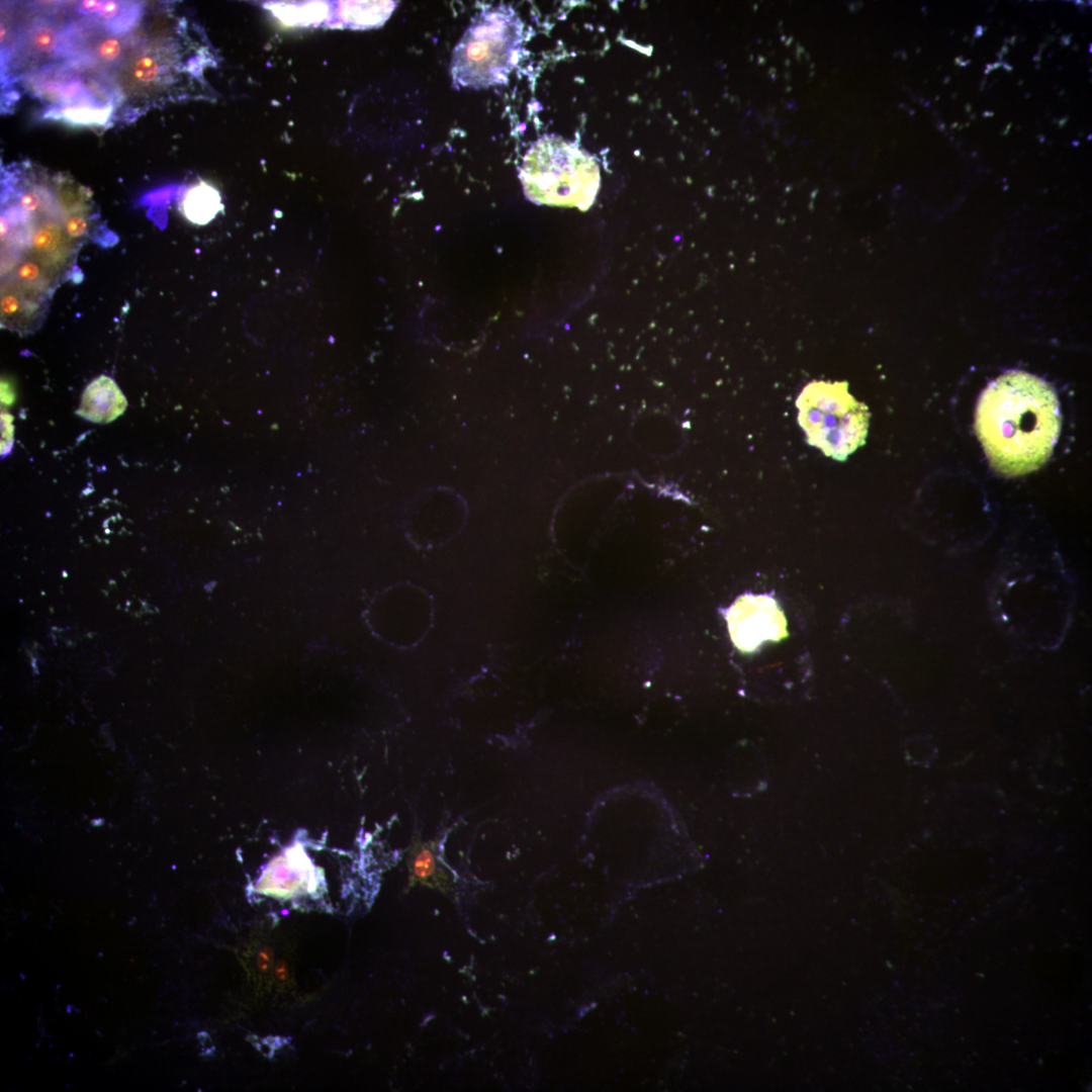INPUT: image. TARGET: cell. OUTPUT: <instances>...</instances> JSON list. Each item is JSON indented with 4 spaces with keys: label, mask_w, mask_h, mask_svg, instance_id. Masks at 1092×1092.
Wrapping results in <instances>:
<instances>
[{
    "label": "cell",
    "mask_w": 1092,
    "mask_h": 1092,
    "mask_svg": "<svg viewBox=\"0 0 1092 1092\" xmlns=\"http://www.w3.org/2000/svg\"><path fill=\"white\" fill-rule=\"evenodd\" d=\"M975 429L992 466L1008 475L1039 468L1061 429L1054 388L1029 373L1011 370L983 391Z\"/></svg>",
    "instance_id": "cell-1"
},
{
    "label": "cell",
    "mask_w": 1092,
    "mask_h": 1092,
    "mask_svg": "<svg viewBox=\"0 0 1092 1092\" xmlns=\"http://www.w3.org/2000/svg\"><path fill=\"white\" fill-rule=\"evenodd\" d=\"M214 61L207 39L185 17L130 39L123 61L108 78L118 116L132 119L167 102L202 97L203 71Z\"/></svg>",
    "instance_id": "cell-2"
},
{
    "label": "cell",
    "mask_w": 1092,
    "mask_h": 1092,
    "mask_svg": "<svg viewBox=\"0 0 1092 1092\" xmlns=\"http://www.w3.org/2000/svg\"><path fill=\"white\" fill-rule=\"evenodd\" d=\"M523 31L511 5L486 6L475 14L452 53L453 85L483 89L506 84L519 62Z\"/></svg>",
    "instance_id": "cell-3"
},
{
    "label": "cell",
    "mask_w": 1092,
    "mask_h": 1092,
    "mask_svg": "<svg viewBox=\"0 0 1092 1092\" xmlns=\"http://www.w3.org/2000/svg\"><path fill=\"white\" fill-rule=\"evenodd\" d=\"M520 179L526 196L535 203L586 209L598 193L600 170L576 144L545 135L526 153Z\"/></svg>",
    "instance_id": "cell-4"
},
{
    "label": "cell",
    "mask_w": 1092,
    "mask_h": 1092,
    "mask_svg": "<svg viewBox=\"0 0 1092 1092\" xmlns=\"http://www.w3.org/2000/svg\"><path fill=\"white\" fill-rule=\"evenodd\" d=\"M798 421L810 445L844 461L868 434L869 412L848 392L845 381L814 380L800 392Z\"/></svg>",
    "instance_id": "cell-5"
},
{
    "label": "cell",
    "mask_w": 1092,
    "mask_h": 1092,
    "mask_svg": "<svg viewBox=\"0 0 1092 1092\" xmlns=\"http://www.w3.org/2000/svg\"><path fill=\"white\" fill-rule=\"evenodd\" d=\"M725 619L732 643L745 653L767 642H778L788 634L785 614L767 594L739 596L727 609Z\"/></svg>",
    "instance_id": "cell-6"
},
{
    "label": "cell",
    "mask_w": 1092,
    "mask_h": 1092,
    "mask_svg": "<svg viewBox=\"0 0 1092 1092\" xmlns=\"http://www.w3.org/2000/svg\"><path fill=\"white\" fill-rule=\"evenodd\" d=\"M321 872L302 845L295 844L269 862L256 883L255 892L278 900L312 897L322 888Z\"/></svg>",
    "instance_id": "cell-7"
},
{
    "label": "cell",
    "mask_w": 1092,
    "mask_h": 1092,
    "mask_svg": "<svg viewBox=\"0 0 1092 1092\" xmlns=\"http://www.w3.org/2000/svg\"><path fill=\"white\" fill-rule=\"evenodd\" d=\"M127 402L116 382L100 375L84 389L77 415L96 424H106L121 416Z\"/></svg>",
    "instance_id": "cell-8"
},
{
    "label": "cell",
    "mask_w": 1092,
    "mask_h": 1092,
    "mask_svg": "<svg viewBox=\"0 0 1092 1092\" xmlns=\"http://www.w3.org/2000/svg\"><path fill=\"white\" fill-rule=\"evenodd\" d=\"M436 847L435 841L414 839L408 852L410 887L420 884L443 892L451 890L453 880L440 863Z\"/></svg>",
    "instance_id": "cell-9"
},
{
    "label": "cell",
    "mask_w": 1092,
    "mask_h": 1092,
    "mask_svg": "<svg viewBox=\"0 0 1092 1092\" xmlns=\"http://www.w3.org/2000/svg\"><path fill=\"white\" fill-rule=\"evenodd\" d=\"M69 240L64 226L55 218H49L36 226L29 244L36 261L47 268H55L67 259Z\"/></svg>",
    "instance_id": "cell-10"
},
{
    "label": "cell",
    "mask_w": 1092,
    "mask_h": 1092,
    "mask_svg": "<svg viewBox=\"0 0 1092 1092\" xmlns=\"http://www.w3.org/2000/svg\"><path fill=\"white\" fill-rule=\"evenodd\" d=\"M182 214L192 223L206 224L221 210L220 195L211 185L201 182L185 193L181 204Z\"/></svg>",
    "instance_id": "cell-11"
},
{
    "label": "cell",
    "mask_w": 1092,
    "mask_h": 1092,
    "mask_svg": "<svg viewBox=\"0 0 1092 1092\" xmlns=\"http://www.w3.org/2000/svg\"><path fill=\"white\" fill-rule=\"evenodd\" d=\"M113 103L83 101L69 106L48 109L43 116L63 120L72 125H104L113 115Z\"/></svg>",
    "instance_id": "cell-12"
},
{
    "label": "cell",
    "mask_w": 1092,
    "mask_h": 1092,
    "mask_svg": "<svg viewBox=\"0 0 1092 1092\" xmlns=\"http://www.w3.org/2000/svg\"><path fill=\"white\" fill-rule=\"evenodd\" d=\"M55 193L46 184L25 185L16 194V206L30 217L51 218L57 211Z\"/></svg>",
    "instance_id": "cell-13"
},
{
    "label": "cell",
    "mask_w": 1092,
    "mask_h": 1092,
    "mask_svg": "<svg viewBox=\"0 0 1092 1092\" xmlns=\"http://www.w3.org/2000/svg\"><path fill=\"white\" fill-rule=\"evenodd\" d=\"M54 181L55 197L64 212L71 214L88 209L90 190L67 176H57Z\"/></svg>",
    "instance_id": "cell-14"
},
{
    "label": "cell",
    "mask_w": 1092,
    "mask_h": 1092,
    "mask_svg": "<svg viewBox=\"0 0 1092 1092\" xmlns=\"http://www.w3.org/2000/svg\"><path fill=\"white\" fill-rule=\"evenodd\" d=\"M35 307L36 303L28 300V296H25L20 290H10L2 294L1 314L2 318L6 321L24 316L29 311L27 308L33 310Z\"/></svg>",
    "instance_id": "cell-15"
},
{
    "label": "cell",
    "mask_w": 1092,
    "mask_h": 1092,
    "mask_svg": "<svg viewBox=\"0 0 1092 1092\" xmlns=\"http://www.w3.org/2000/svg\"><path fill=\"white\" fill-rule=\"evenodd\" d=\"M44 268L47 267L36 260H26L16 267V279L24 288H39L47 279Z\"/></svg>",
    "instance_id": "cell-16"
},
{
    "label": "cell",
    "mask_w": 1092,
    "mask_h": 1092,
    "mask_svg": "<svg viewBox=\"0 0 1092 1092\" xmlns=\"http://www.w3.org/2000/svg\"><path fill=\"white\" fill-rule=\"evenodd\" d=\"M90 219L85 211L68 214L64 222V231L70 240L84 237L89 230Z\"/></svg>",
    "instance_id": "cell-17"
},
{
    "label": "cell",
    "mask_w": 1092,
    "mask_h": 1092,
    "mask_svg": "<svg viewBox=\"0 0 1092 1092\" xmlns=\"http://www.w3.org/2000/svg\"><path fill=\"white\" fill-rule=\"evenodd\" d=\"M1 451L2 455H6L11 449L13 443V426L11 425V417L7 420V414L1 415Z\"/></svg>",
    "instance_id": "cell-18"
},
{
    "label": "cell",
    "mask_w": 1092,
    "mask_h": 1092,
    "mask_svg": "<svg viewBox=\"0 0 1092 1092\" xmlns=\"http://www.w3.org/2000/svg\"><path fill=\"white\" fill-rule=\"evenodd\" d=\"M256 967L259 972L268 974L273 968V950L266 946L262 948L256 958Z\"/></svg>",
    "instance_id": "cell-19"
},
{
    "label": "cell",
    "mask_w": 1092,
    "mask_h": 1092,
    "mask_svg": "<svg viewBox=\"0 0 1092 1092\" xmlns=\"http://www.w3.org/2000/svg\"><path fill=\"white\" fill-rule=\"evenodd\" d=\"M101 4H102V1H97V0L79 1L76 4V11L78 13L84 15L85 18H89V17H91V16H93L94 14L97 13V11L99 10Z\"/></svg>",
    "instance_id": "cell-20"
},
{
    "label": "cell",
    "mask_w": 1092,
    "mask_h": 1092,
    "mask_svg": "<svg viewBox=\"0 0 1092 1092\" xmlns=\"http://www.w3.org/2000/svg\"><path fill=\"white\" fill-rule=\"evenodd\" d=\"M274 975H275V978L281 983H285L287 981V979L289 977V973H288V967H287V965H286V963L284 961L278 962V964L276 965V967L274 969Z\"/></svg>",
    "instance_id": "cell-21"
}]
</instances>
